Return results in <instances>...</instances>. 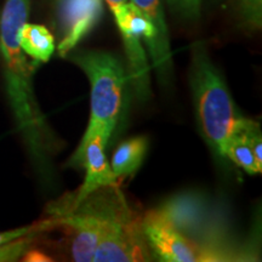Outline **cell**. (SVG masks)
Listing matches in <instances>:
<instances>
[{
    "label": "cell",
    "mask_w": 262,
    "mask_h": 262,
    "mask_svg": "<svg viewBox=\"0 0 262 262\" xmlns=\"http://www.w3.org/2000/svg\"><path fill=\"white\" fill-rule=\"evenodd\" d=\"M120 35L125 49L127 71L133 90L139 101L146 102L150 97V78L148 61L142 45V37L131 32H122Z\"/></svg>",
    "instance_id": "52a82bcc"
},
{
    "label": "cell",
    "mask_w": 262,
    "mask_h": 262,
    "mask_svg": "<svg viewBox=\"0 0 262 262\" xmlns=\"http://www.w3.org/2000/svg\"><path fill=\"white\" fill-rule=\"evenodd\" d=\"M51 228H57V227H56V224H55V221L49 217L47 220L37 222V224L12 229V231L0 232V245L9 243V242L16 241V239L27 237V235H31V234H38L42 231H47V229H51Z\"/></svg>",
    "instance_id": "4fadbf2b"
},
{
    "label": "cell",
    "mask_w": 262,
    "mask_h": 262,
    "mask_svg": "<svg viewBox=\"0 0 262 262\" xmlns=\"http://www.w3.org/2000/svg\"><path fill=\"white\" fill-rule=\"evenodd\" d=\"M19 47L27 56L37 62H48L55 51V38L41 25L26 24L18 33Z\"/></svg>",
    "instance_id": "ba28073f"
},
{
    "label": "cell",
    "mask_w": 262,
    "mask_h": 262,
    "mask_svg": "<svg viewBox=\"0 0 262 262\" xmlns=\"http://www.w3.org/2000/svg\"><path fill=\"white\" fill-rule=\"evenodd\" d=\"M242 22L249 31H258L262 26V0H237Z\"/></svg>",
    "instance_id": "7c38bea8"
},
{
    "label": "cell",
    "mask_w": 262,
    "mask_h": 262,
    "mask_svg": "<svg viewBox=\"0 0 262 262\" xmlns=\"http://www.w3.org/2000/svg\"><path fill=\"white\" fill-rule=\"evenodd\" d=\"M143 231L153 256L165 262H212L211 254L183 235L162 211L149 210L143 215Z\"/></svg>",
    "instance_id": "5b68a950"
},
{
    "label": "cell",
    "mask_w": 262,
    "mask_h": 262,
    "mask_svg": "<svg viewBox=\"0 0 262 262\" xmlns=\"http://www.w3.org/2000/svg\"><path fill=\"white\" fill-rule=\"evenodd\" d=\"M71 61L86 74L91 86L90 119L77 148L80 150L96 134L110 141L122 113L125 72L119 58L104 51L74 52Z\"/></svg>",
    "instance_id": "3957f363"
},
{
    "label": "cell",
    "mask_w": 262,
    "mask_h": 262,
    "mask_svg": "<svg viewBox=\"0 0 262 262\" xmlns=\"http://www.w3.org/2000/svg\"><path fill=\"white\" fill-rule=\"evenodd\" d=\"M148 149V140L143 136L129 139L118 146L112 158V168L118 179L136 172Z\"/></svg>",
    "instance_id": "9c48e42d"
},
{
    "label": "cell",
    "mask_w": 262,
    "mask_h": 262,
    "mask_svg": "<svg viewBox=\"0 0 262 262\" xmlns=\"http://www.w3.org/2000/svg\"><path fill=\"white\" fill-rule=\"evenodd\" d=\"M26 261H50V258H48V256H45L44 254L38 253V251H29L24 255Z\"/></svg>",
    "instance_id": "2e32d148"
},
{
    "label": "cell",
    "mask_w": 262,
    "mask_h": 262,
    "mask_svg": "<svg viewBox=\"0 0 262 262\" xmlns=\"http://www.w3.org/2000/svg\"><path fill=\"white\" fill-rule=\"evenodd\" d=\"M153 257L143 231V216L127 202L101 237L93 262H140Z\"/></svg>",
    "instance_id": "277c9868"
},
{
    "label": "cell",
    "mask_w": 262,
    "mask_h": 262,
    "mask_svg": "<svg viewBox=\"0 0 262 262\" xmlns=\"http://www.w3.org/2000/svg\"><path fill=\"white\" fill-rule=\"evenodd\" d=\"M35 235L37 234H31L27 235V237L16 239V241L0 245V262L16 261L21 256H24L26 251L31 247Z\"/></svg>",
    "instance_id": "5bb4252c"
},
{
    "label": "cell",
    "mask_w": 262,
    "mask_h": 262,
    "mask_svg": "<svg viewBox=\"0 0 262 262\" xmlns=\"http://www.w3.org/2000/svg\"><path fill=\"white\" fill-rule=\"evenodd\" d=\"M31 0H5L0 15V55L10 107L33 166L44 182L54 176L52 159L61 142L39 107L33 86L37 61L29 62L18 42V33L28 19Z\"/></svg>",
    "instance_id": "6da1fadb"
},
{
    "label": "cell",
    "mask_w": 262,
    "mask_h": 262,
    "mask_svg": "<svg viewBox=\"0 0 262 262\" xmlns=\"http://www.w3.org/2000/svg\"><path fill=\"white\" fill-rule=\"evenodd\" d=\"M137 9L145 15V17L153 25L157 38H158V44L164 66L166 71L171 75L172 72V60H171V48H170V39L168 26H166L165 15H164V9L162 0H130Z\"/></svg>",
    "instance_id": "30bf717a"
},
{
    "label": "cell",
    "mask_w": 262,
    "mask_h": 262,
    "mask_svg": "<svg viewBox=\"0 0 262 262\" xmlns=\"http://www.w3.org/2000/svg\"><path fill=\"white\" fill-rule=\"evenodd\" d=\"M224 157L251 175H256L262 171V165L255 158L253 150L248 145L242 131H239L229 140Z\"/></svg>",
    "instance_id": "8fae6325"
},
{
    "label": "cell",
    "mask_w": 262,
    "mask_h": 262,
    "mask_svg": "<svg viewBox=\"0 0 262 262\" xmlns=\"http://www.w3.org/2000/svg\"><path fill=\"white\" fill-rule=\"evenodd\" d=\"M129 2V0H104V3L110 6L111 11L112 12H116L118 9H120L124 4H126V3Z\"/></svg>",
    "instance_id": "e0dca14e"
},
{
    "label": "cell",
    "mask_w": 262,
    "mask_h": 262,
    "mask_svg": "<svg viewBox=\"0 0 262 262\" xmlns=\"http://www.w3.org/2000/svg\"><path fill=\"white\" fill-rule=\"evenodd\" d=\"M175 12L187 19H195L201 15L202 0H166Z\"/></svg>",
    "instance_id": "9a60e30c"
},
{
    "label": "cell",
    "mask_w": 262,
    "mask_h": 262,
    "mask_svg": "<svg viewBox=\"0 0 262 262\" xmlns=\"http://www.w3.org/2000/svg\"><path fill=\"white\" fill-rule=\"evenodd\" d=\"M108 142L102 135L96 134L85 143L80 150H75L70 160L71 166H83L85 168V181L80 188L74 193H68L56 202L50 203L58 208H71L80 203L91 192L107 185L119 182L114 175L106 157V146Z\"/></svg>",
    "instance_id": "8992f818"
},
{
    "label": "cell",
    "mask_w": 262,
    "mask_h": 262,
    "mask_svg": "<svg viewBox=\"0 0 262 262\" xmlns=\"http://www.w3.org/2000/svg\"><path fill=\"white\" fill-rule=\"evenodd\" d=\"M189 84L203 136L224 157L229 140L242 130L247 118L239 113L224 78L199 42L192 49Z\"/></svg>",
    "instance_id": "7a4b0ae2"
},
{
    "label": "cell",
    "mask_w": 262,
    "mask_h": 262,
    "mask_svg": "<svg viewBox=\"0 0 262 262\" xmlns=\"http://www.w3.org/2000/svg\"><path fill=\"white\" fill-rule=\"evenodd\" d=\"M56 2H58V0H56ZM68 2H77V0H68Z\"/></svg>",
    "instance_id": "ac0fdd59"
}]
</instances>
